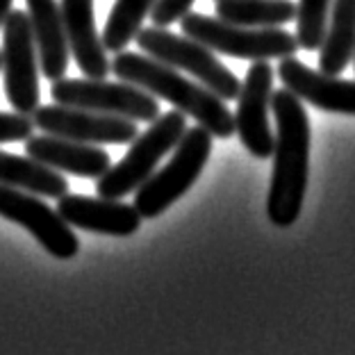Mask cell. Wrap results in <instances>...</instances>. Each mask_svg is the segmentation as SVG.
Wrapping results in <instances>:
<instances>
[{
  "instance_id": "1",
  "label": "cell",
  "mask_w": 355,
  "mask_h": 355,
  "mask_svg": "<svg viewBox=\"0 0 355 355\" xmlns=\"http://www.w3.org/2000/svg\"><path fill=\"white\" fill-rule=\"evenodd\" d=\"M276 119V146H273V173L266 196V216L278 228H289L298 221L308 189L310 168V119L303 101L292 92L280 89L271 98Z\"/></svg>"
},
{
  "instance_id": "2",
  "label": "cell",
  "mask_w": 355,
  "mask_h": 355,
  "mask_svg": "<svg viewBox=\"0 0 355 355\" xmlns=\"http://www.w3.org/2000/svg\"><path fill=\"white\" fill-rule=\"evenodd\" d=\"M112 73L121 83L135 85L155 98L171 103L184 116L196 119V123L203 125L212 137L228 139L235 135V114L225 107L219 96L148 55L130 51L116 53L112 60Z\"/></svg>"
},
{
  "instance_id": "3",
  "label": "cell",
  "mask_w": 355,
  "mask_h": 355,
  "mask_svg": "<svg viewBox=\"0 0 355 355\" xmlns=\"http://www.w3.org/2000/svg\"><path fill=\"white\" fill-rule=\"evenodd\" d=\"M184 132H187V121L182 112L173 110L159 114L146 132L137 135L123 159L119 164H112L107 173L98 178L96 182L98 196L121 200L128 193L137 191L155 173L157 164L178 146Z\"/></svg>"
},
{
  "instance_id": "4",
  "label": "cell",
  "mask_w": 355,
  "mask_h": 355,
  "mask_svg": "<svg viewBox=\"0 0 355 355\" xmlns=\"http://www.w3.org/2000/svg\"><path fill=\"white\" fill-rule=\"evenodd\" d=\"M182 35L207 46L212 53L237 60L269 62L294 58L298 51L296 37L282 28H244L232 26L207 14L187 12L180 19Z\"/></svg>"
},
{
  "instance_id": "5",
  "label": "cell",
  "mask_w": 355,
  "mask_h": 355,
  "mask_svg": "<svg viewBox=\"0 0 355 355\" xmlns=\"http://www.w3.org/2000/svg\"><path fill=\"white\" fill-rule=\"evenodd\" d=\"M209 153H212V135L203 125L187 128L164 168L153 173L135 191V207L141 219H155L178 198H182L203 173Z\"/></svg>"
},
{
  "instance_id": "6",
  "label": "cell",
  "mask_w": 355,
  "mask_h": 355,
  "mask_svg": "<svg viewBox=\"0 0 355 355\" xmlns=\"http://www.w3.org/2000/svg\"><path fill=\"white\" fill-rule=\"evenodd\" d=\"M135 42L148 58L200 80V85L219 96L221 101H237L241 83L207 46L157 26L139 30Z\"/></svg>"
},
{
  "instance_id": "7",
  "label": "cell",
  "mask_w": 355,
  "mask_h": 355,
  "mask_svg": "<svg viewBox=\"0 0 355 355\" xmlns=\"http://www.w3.org/2000/svg\"><path fill=\"white\" fill-rule=\"evenodd\" d=\"M51 96L58 105L123 116L135 123H153L159 116V103L155 96L128 83L60 78L53 83Z\"/></svg>"
},
{
  "instance_id": "8",
  "label": "cell",
  "mask_w": 355,
  "mask_h": 355,
  "mask_svg": "<svg viewBox=\"0 0 355 355\" xmlns=\"http://www.w3.org/2000/svg\"><path fill=\"white\" fill-rule=\"evenodd\" d=\"M3 76L7 101L19 114L32 116L39 107V55L26 12L12 10L3 23Z\"/></svg>"
},
{
  "instance_id": "9",
  "label": "cell",
  "mask_w": 355,
  "mask_h": 355,
  "mask_svg": "<svg viewBox=\"0 0 355 355\" xmlns=\"http://www.w3.org/2000/svg\"><path fill=\"white\" fill-rule=\"evenodd\" d=\"M35 128L46 135L62 137V139L92 144V146H107V144H132L137 139V123L123 116L98 114L67 105H39L32 114Z\"/></svg>"
},
{
  "instance_id": "10",
  "label": "cell",
  "mask_w": 355,
  "mask_h": 355,
  "mask_svg": "<svg viewBox=\"0 0 355 355\" xmlns=\"http://www.w3.org/2000/svg\"><path fill=\"white\" fill-rule=\"evenodd\" d=\"M0 216L23 225L39 244L58 260H71L80 251V241L58 209L48 207L42 196L0 184Z\"/></svg>"
},
{
  "instance_id": "11",
  "label": "cell",
  "mask_w": 355,
  "mask_h": 355,
  "mask_svg": "<svg viewBox=\"0 0 355 355\" xmlns=\"http://www.w3.org/2000/svg\"><path fill=\"white\" fill-rule=\"evenodd\" d=\"M273 98V69L269 62H253L246 71L237 96L235 132L244 148L257 159L273 155L276 135L269 123V110Z\"/></svg>"
},
{
  "instance_id": "12",
  "label": "cell",
  "mask_w": 355,
  "mask_h": 355,
  "mask_svg": "<svg viewBox=\"0 0 355 355\" xmlns=\"http://www.w3.org/2000/svg\"><path fill=\"white\" fill-rule=\"evenodd\" d=\"M278 78L282 80L287 92H292L296 98L310 103L312 107L330 112V114L355 116V83H351V80L312 71L296 58L280 60Z\"/></svg>"
},
{
  "instance_id": "13",
  "label": "cell",
  "mask_w": 355,
  "mask_h": 355,
  "mask_svg": "<svg viewBox=\"0 0 355 355\" xmlns=\"http://www.w3.org/2000/svg\"><path fill=\"white\" fill-rule=\"evenodd\" d=\"M58 212L71 228L110 237H130L141 225V214L137 212L135 205L112 198H89L67 193V196L58 198Z\"/></svg>"
},
{
  "instance_id": "14",
  "label": "cell",
  "mask_w": 355,
  "mask_h": 355,
  "mask_svg": "<svg viewBox=\"0 0 355 355\" xmlns=\"http://www.w3.org/2000/svg\"><path fill=\"white\" fill-rule=\"evenodd\" d=\"M60 12L78 69L89 80H105L112 71V60L96 30L94 0H60Z\"/></svg>"
},
{
  "instance_id": "15",
  "label": "cell",
  "mask_w": 355,
  "mask_h": 355,
  "mask_svg": "<svg viewBox=\"0 0 355 355\" xmlns=\"http://www.w3.org/2000/svg\"><path fill=\"white\" fill-rule=\"evenodd\" d=\"M26 153L28 157L55 168V171H64L78 178H94V180H98L112 166V159L103 148L53 135L30 137L26 139Z\"/></svg>"
},
{
  "instance_id": "16",
  "label": "cell",
  "mask_w": 355,
  "mask_h": 355,
  "mask_svg": "<svg viewBox=\"0 0 355 355\" xmlns=\"http://www.w3.org/2000/svg\"><path fill=\"white\" fill-rule=\"evenodd\" d=\"M28 3V19L35 37L39 69L48 80L64 78L69 69L71 48L64 30L62 12L58 0H26Z\"/></svg>"
},
{
  "instance_id": "17",
  "label": "cell",
  "mask_w": 355,
  "mask_h": 355,
  "mask_svg": "<svg viewBox=\"0 0 355 355\" xmlns=\"http://www.w3.org/2000/svg\"><path fill=\"white\" fill-rule=\"evenodd\" d=\"M0 184L21 189L42 198H62L69 193V182L60 171L32 157L0 150Z\"/></svg>"
},
{
  "instance_id": "18",
  "label": "cell",
  "mask_w": 355,
  "mask_h": 355,
  "mask_svg": "<svg viewBox=\"0 0 355 355\" xmlns=\"http://www.w3.org/2000/svg\"><path fill=\"white\" fill-rule=\"evenodd\" d=\"M319 55V71L340 76L355 58V0H333Z\"/></svg>"
},
{
  "instance_id": "19",
  "label": "cell",
  "mask_w": 355,
  "mask_h": 355,
  "mask_svg": "<svg viewBox=\"0 0 355 355\" xmlns=\"http://www.w3.org/2000/svg\"><path fill=\"white\" fill-rule=\"evenodd\" d=\"M216 19L244 28H280L296 19L292 0H216Z\"/></svg>"
},
{
  "instance_id": "20",
  "label": "cell",
  "mask_w": 355,
  "mask_h": 355,
  "mask_svg": "<svg viewBox=\"0 0 355 355\" xmlns=\"http://www.w3.org/2000/svg\"><path fill=\"white\" fill-rule=\"evenodd\" d=\"M155 5L157 0H116L101 35L105 51L114 55L125 51L128 44L135 42L139 35L144 21L155 10Z\"/></svg>"
},
{
  "instance_id": "21",
  "label": "cell",
  "mask_w": 355,
  "mask_h": 355,
  "mask_svg": "<svg viewBox=\"0 0 355 355\" xmlns=\"http://www.w3.org/2000/svg\"><path fill=\"white\" fill-rule=\"evenodd\" d=\"M333 0H298L296 5V42L303 51H319L324 44Z\"/></svg>"
},
{
  "instance_id": "22",
  "label": "cell",
  "mask_w": 355,
  "mask_h": 355,
  "mask_svg": "<svg viewBox=\"0 0 355 355\" xmlns=\"http://www.w3.org/2000/svg\"><path fill=\"white\" fill-rule=\"evenodd\" d=\"M35 130V121L19 112H0V144L26 141Z\"/></svg>"
},
{
  "instance_id": "23",
  "label": "cell",
  "mask_w": 355,
  "mask_h": 355,
  "mask_svg": "<svg viewBox=\"0 0 355 355\" xmlns=\"http://www.w3.org/2000/svg\"><path fill=\"white\" fill-rule=\"evenodd\" d=\"M193 0H157L155 10L150 12V19L157 28H166L178 23L184 14L191 12Z\"/></svg>"
},
{
  "instance_id": "24",
  "label": "cell",
  "mask_w": 355,
  "mask_h": 355,
  "mask_svg": "<svg viewBox=\"0 0 355 355\" xmlns=\"http://www.w3.org/2000/svg\"><path fill=\"white\" fill-rule=\"evenodd\" d=\"M10 12H12V0H0V28H3V23Z\"/></svg>"
},
{
  "instance_id": "25",
  "label": "cell",
  "mask_w": 355,
  "mask_h": 355,
  "mask_svg": "<svg viewBox=\"0 0 355 355\" xmlns=\"http://www.w3.org/2000/svg\"><path fill=\"white\" fill-rule=\"evenodd\" d=\"M0 73H3V53H0Z\"/></svg>"
},
{
  "instance_id": "26",
  "label": "cell",
  "mask_w": 355,
  "mask_h": 355,
  "mask_svg": "<svg viewBox=\"0 0 355 355\" xmlns=\"http://www.w3.org/2000/svg\"><path fill=\"white\" fill-rule=\"evenodd\" d=\"M353 60H355V58H353Z\"/></svg>"
}]
</instances>
